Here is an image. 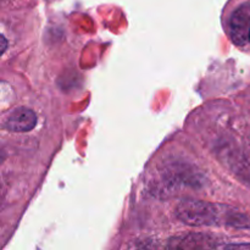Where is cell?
Listing matches in <instances>:
<instances>
[{
  "label": "cell",
  "mask_w": 250,
  "mask_h": 250,
  "mask_svg": "<svg viewBox=\"0 0 250 250\" xmlns=\"http://www.w3.org/2000/svg\"><path fill=\"white\" fill-rule=\"evenodd\" d=\"M176 216L188 226H214L219 224L220 211L211 203L185 199L176 207Z\"/></svg>",
  "instance_id": "6da1fadb"
},
{
  "label": "cell",
  "mask_w": 250,
  "mask_h": 250,
  "mask_svg": "<svg viewBox=\"0 0 250 250\" xmlns=\"http://www.w3.org/2000/svg\"><path fill=\"white\" fill-rule=\"evenodd\" d=\"M229 34L236 45L243 46L250 42V2L241 5L229 21Z\"/></svg>",
  "instance_id": "7a4b0ae2"
},
{
  "label": "cell",
  "mask_w": 250,
  "mask_h": 250,
  "mask_svg": "<svg viewBox=\"0 0 250 250\" xmlns=\"http://www.w3.org/2000/svg\"><path fill=\"white\" fill-rule=\"evenodd\" d=\"M37 125V115L33 110L28 107H17L12 110L6 116L4 121V127L7 131L17 132H29Z\"/></svg>",
  "instance_id": "3957f363"
},
{
  "label": "cell",
  "mask_w": 250,
  "mask_h": 250,
  "mask_svg": "<svg viewBox=\"0 0 250 250\" xmlns=\"http://www.w3.org/2000/svg\"><path fill=\"white\" fill-rule=\"evenodd\" d=\"M211 239L204 234H192V236L185 237L180 243L171 244L170 247H177V248H211L214 244H210Z\"/></svg>",
  "instance_id": "277c9868"
},
{
  "label": "cell",
  "mask_w": 250,
  "mask_h": 250,
  "mask_svg": "<svg viewBox=\"0 0 250 250\" xmlns=\"http://www.w3.org/2000/svg\"><path fill=\"white\" fill-rule=\"evenodd\" d=\"M225 248H250V243H243V244H229V246H225Z\"/></svg>",
  "instance_id": "5b68a950"
},
{
  "label": "cell",
  "mask_w": 250,
  "mask_h": 250,
  "mask_svg": "<svg viewBox=\"0 0 250 250\" xmlns=\"http://www.w3.org/2000/svg\"><path fill=\"white\" fill-rule=\"evenodd\" d=\"M5 48H6V42H5V37L2 36V53L5 51Z\"/></svg>",
  "instance_id": "8992f818"
}]
</instances>
